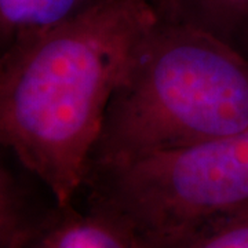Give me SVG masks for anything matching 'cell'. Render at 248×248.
<instances>
[{
	"mask_svg": "<svg viewBox=\"0 0 248 248\" xmlns=\"http://www.w3.org/2000/svg\"><path fill=\"white\" fill-rule=\"evenodd\" d=\"M161 16L208 31L248 54V0H153Z\"/></svg>",
	"mask_w": 248,
	"mask_h": 248,
	"instance_id": "6",
	"label": "cell"
},
{
	"mask_svg": "<svg viewBox=\"0 0 248 248\" xmlns=\"http://www.w3.org/2000/svg\"><path fill=\"white\" fill-rule=\"evenodd\" d=\"M170 248H248V205L210 222Z\"/></svg>",
	"mask_w": 248,
	"mask_h": 248,
	"instance_id": "7",
	"label": "cell"
},
{
	"mask_svg": "<svg viewBox=\"0 0 248 248\" xmlns=\"http://www.w3.org/2000/svg\"><path fill=\"white\" fill-rule=\"evenodd\" d=\"M102 0H0L1 53L78 17Z\"/></svg>",
	"mask_w": 248,
	"mask_h": 248,
	"instance_id": "5",
	"label": "cell"
},
{
	"mask_svg": "<svg viewBox=\"0 0 248 248\" xmlns=\"http://www.w3.org/2000/svg\"><path fill=\"white\" fill-rule=\"evenodd\" d=\"M157 18L153 0H102L1 53V143L57 203L81 193L108 107Z\"/></svg>",
	"mask_w": 248,
	"mask_h": 248,
	"instance_id": "1",
	"label": "cell"
},
{
	"mask_svg": "<svg viewBox=\"0 0 248 248\" xmlns=\"http://www.w3.org/2000/svg\"><path fill=\"white\" fill-rule=\"evenodd\" d=\"M246 130L248 54L159 13L108 107L90 170Z\"/></svg>",
	"mask_w": 248,
	"mask_h": 248,
	"instance_id": "2",
	"label": "cell"
},
{
	"mask_svg": "<svg viewBox=\"0 0 248 248\" xmlns=\"http://www.w3.org/2000/svg\"><path fill=\"white\" fill-rule=\"evenodd\" d=\"M80 195L142 248H170L248 205V130L90 170Z\"/></svg>",
	"mask_w": 248,
	"mask_h": 248,
	"instance_id": "3",
	"label": "cell"
},
{
	"mask_svg": "<svg viewBox=\"0 0 248 248\" xmlns=\"http://www.w3.org/2000/svg\"><path fill=\"white\" fill-rule=\"evenodd\" d=\"M75 203L48 200L0 248H142L117 222Z\"/></svg>",
	"mask_w": 248,
	"mask_h": 248,
	"instance_id": "4",
	"label": "cell"
}]
</instances>
